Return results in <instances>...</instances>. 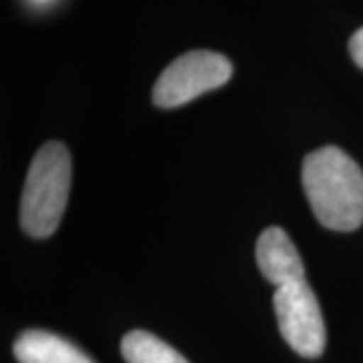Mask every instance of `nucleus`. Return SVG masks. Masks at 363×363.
<instances>
[{"label":"nucleus","instance_id":"nucleus-1","mask_svg":"<svg viewBox=\"0 0 363 363\" xmlns=\"http://www.w3.org/2000/svg\"><path fill=\"white\" fill-rule=\"evenodd\" d=\"M303 188L325 228L351 233L363 224V172L339 147L325 145L305 157Z\"/></svg>","mask_w":363,"mask_h":363},{"label":"nucleus","instance_id":"nucleus-5","mask_svg":"<svg viewBox=\"0 0 363 363\" xmlns=\"http://www.w3.org/2000/svg\"><path fill=\"white\" fill-rule=\"evenodd\" d=\"M257 262L262 277L277 285V289L305 281V269L297 248L289 234L279 226H269L259 236Z\"/></svg>","mask_w":363,"mask_h":363},{"label":"nucleus","instance_id":"nucleus-2","mask_svg":"<svg viewBox=\"0 0 363 363\" xmlns=\"http://www.w3.org/2000/svg\"><path fill=\"white\" fill-rule=\"evenodd\" d=\"M71 156L61 142H49L35 154L21 198V226L33 238L51 236L69 200Z\"/></svg>","mask_w":363,"mask_h":363},{"label":"nucleus","instance_id":"nucleus-7","mask_svg":"<svg viewBox=\"0 0 363 363\" xmlns=\"http://www.w3.org/2000/svg\"><path fill=\"white\" fill-rule=\"evenodd\" d=\"M121 353L128 363H188L166 341L147 331H130L121 341Z\"/></svg>","mask_w":363,"mask_h":363},{"label":"nucleus","instance_id":"nucleus-6","mask_svg":"<svg viewBox=\"0 0 363 363\" xmlns=\"http://www.w3.org/2000/svg\"><path fill=\"white\" fill-rule=\"evenodd\" d=\"M13 351L18 363H93L73 343L43 329H28L18 335Z\"/></svg>","mask_w":363,"mask_h":363},{"label":"nucleus","instance_id":"nucleus-9","mask_svg":"<svg viewBox=\"0 0 363 363\" xmlns=\"http://www.w3.org/2000/svg\"><path fill=\"white\" fill-rule=\"evenodd\" d=\"M33 2H39V4H45V2H51V0H33Z\"/></svg>","mask_w":363,"mask_h":363},{"label":"nucleus","instance_id":"nucleus-3","mask_svg":"<svg viewBox=\"0 0 363 363\" xmlns=\"http://www.w3.org/2000/svg\"><path fill=\"white\" fill-rule=\"evenodd\" d=\"M233 77L230 61L212 51H190L166 67L154 87V104L162 109L180 107L202 93L222 87Z\"/></svg>","mask_w":363,"mask_h":363},{"label":"nucleus","instance_id":"nucleus-8","mask_svg":"<svg viewBox=\"0 0 363 363\" xmlns=\"http://www.w3.org/2000/svg\"><path fill=\"white\" fill-rule=\"evenodd\" d=\"M351 59L355 61V65L363 69V26L359 30H355V35L350 40Z\"/></svg>","mask_w":363,"mask_h":363},{"label":"nucleus","instance_id":"nucleus-4","mask_svg":"<svg viewBox=\"0 0 363 363\" xmlns=\"http://www.w3.org/2000/svg\"><path fill=\"white\" fill-rule=\"evenodd\" d=\"M274 315L279 321V331L303 357H319L327 343L325 321L317 297L307 281L279 286L274 298Z\"/></svg>","mask_w":363,"mask_h":363}]
</instances>
